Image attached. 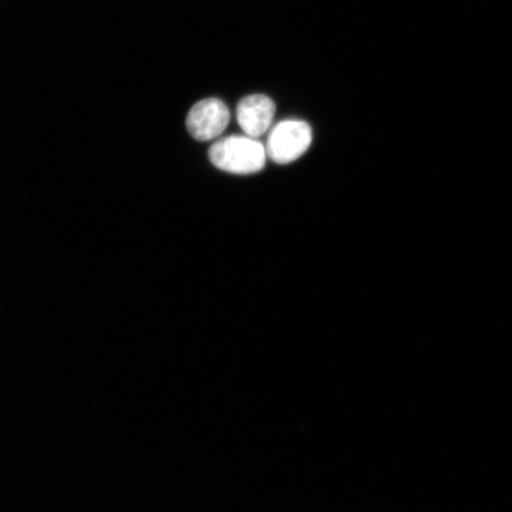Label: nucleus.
Returning <instances> with one entry per match:
<instances>
[{
	"instance_id": "obj_1",
	"label": "nucleus",
	"mask_w": 512,
	"mask_h": 512,
	"mask_svg": "<svg viewBox=\"0 0 512 512\" xmlns=\"http://www.w3.org/2000/svg\"><path fill=\"white\" fill-rule=\"evenodd\" d=\"M210 162L228 174L253 175L265 168L266 147L251 137L230 136L213 144Z\"/></svg>"
},
{
	"instance_id": "obj_2",
	"label": "nucleus",
	"mask_w": 512,
	"mask_h": 512,
	"mask_svg": "<svg viewBox=\"0 0 512 512\" xmlns=\"http://www.w3.org/2000/svg\"><path fill=\"white\" fill-rule=\"evenodd\" d=\"M311 143L312 128L305 121H280L268 134L267 157L280 165L290 164L302 157Z\"/></svg>"
},
{
	"instance_id": "obj_3",
	"label": "nucleus",
	"mask_w": 512,
	"mask_h": 512,
	"mask_svg": "<svg viewBox=\"0 0 512 512\" xmlns=\"http://www.w3.org/2000/svg\"><path fill=\"white\" fill-rule=\"evenodd\" d=\"M230 121L228 107L220 99L210 98L197 102L187 117L190 136L198 142H209L226 131Z\"/></svg>"
},
{
	"instance_id": "obj_4",
	"label": "nucleus",
	"mask_w": 512,
	"mask_h": 512,
	"mask_svg": "<svg viewBox=\"0 0 512 512\" xmlns=\"http://www.w3.org/2000/svg\"><path fill=\"white\" fill-rule=\"evenodd\" d=\"M277 107L264 94H253L243 98L236 108V118L242 131L251 138H259L270 130Z\"/></svg>"
}]
</instances>
